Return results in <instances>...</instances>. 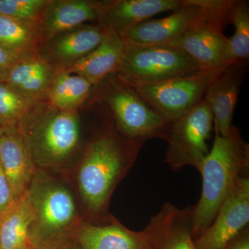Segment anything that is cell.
<instances>
[{
	"label": "cell",
	"mask_w": 249,
	"mask_h": 249,
	"mask_svg": "<svg viewBox=\"0 0 249 249\" xmlns=\"http://www.w3.org/2000/svg\"><path fill=\"white\" fill-rule=\"evenodd\" d=\"M213 127L209 104L203 99L184 115L171 122L165 161L173 171L193 166L199 171L208 154L207 142Z\"/></svg>",
	"instance_id": "cell-9"
},
{
	"label": "cell",
	"mask_w": 249,
	"mask_h": 249,
	"mask_svg": "<svg viewBox=\"0 0 249 249\" xmlns=\"http://www.w3.org/2000/svg\"><path fill=\"white\" fill-rule=\"evenodd\" d=\"M34 213L27 193L16 199L0 217V249H27Z\"/></svg>",
	"instance_id": "cell-21"
},
{
	"label": "cell",
	"mask_w": 249,
	"mask_h": 249,
	"mask_svg": "<svg viewBox=\"0 0 249 249\" xmlns=\"http://www.w3.org/2000/svg\"><path fill=\"white\" fill-rule=\"evenodd\" d=\"M249 166V145L242 138L240 129L232 125L225 137L215 133L213 145L199 170L202 188L193 210L192 235L194 240L213 222L237 178Z\"/></svg>",
	"instance_id": "cell-3"
},
{
	"label": "cell",
	"mask_w": 249,
	"mask_h": 249,
	"mask_svg": "<svg viewBox=\"0 0 249 249\" xmlns=\"http://www.w3.org/2000/svg\"><path fill=\"white\" fill-rule=\"evenodd\" d=\"M143 142L126 138L109 117L86 144L75 170V190L83 213L99 224L112 222L109 201L135 163Z\"/></svg>",
	"instance_id": "cell-1"
},
{
	"label": "cell",
	"mask_w": 249,
	"mask_h": 249,
	"mask_svg": "<svg viewBox=\"0 0 249 249\" xmlns=\"http://www.w3.org/2000/svg\"><path fill=\"white\" fill-rule=\"evenodd\" d=\"M228 22L235 28L229 39L235 63L247 66L249 59V3L246 0H233Z\"/></svg>",
	"instance_id": "cell-25"
},
{
	"label": "cell",
	"mask_w": 249,
	"mask_h": 249,
	"mask_svg": "<svg viewBox=\"0 0 249 249\" xmlns=\"http://www.w3.org/2000/svg\"><path fill=\"white\" fill-rule=\"evenodd\" d=\"M27 193L34 213L32 247L74 235L85 220L76 190L66 175L36 170Z\"/></svg>",
	"instance_id": "cell-4"
},
{
	"label": "cell",
	"mask_w": 249,
	"mask_h": 249,
	"mask_svg": "<svg viewBox=\"0 0 249 249\" xmlns=\"http://www.w3.org/2000/svg\"><path fill=\"white\" fill-rule=\"evenodd\" d=\"M200 70L199 65L179 47L126 42L125 56L117 75L128 84H145L187 76Z\"/></svg>",
	"instance_id": "cell-7"
},
{
	"label": "cell",
	"mask_w": 249,
	"mask_h": 249,
	"mask_svg": "<svg viewBox=\"0 0 249 249\" xmlns=\"http://www.w3.org/2000/svg\"><path fill=\"white\" fill-rule=\"evenodd\" d=\"M233 0H201L197 19L173 45L186 52L201 70L227 68L235 63L229 38L222 31Z\"/></svg>",
	"instance_id": "cell-6"
},
{
	"label": "cell",
	"mask_w": 249,
	"mask_h": 249,
	"mask_svg": "<svg viewBox=\"0 0 249 249\" xmlns=\"http://www.w3.org/2000/svg\"><path fill=\"white\" fill-rule=\"evenodd\" d=\"M48 0H0V15L37 22Z\"/></svg>",
	"instance_id": "cell-26"
},
{
	"label": "cell",
	"mask_w": 249,
	"mask_h": 249,
	"mask_svg": "<svg viewBox=\"0 0 249 249\" xmlns=\"http://www.w3.org/2000/svg\"><path fill=\"white\" fill-rule=\"evenodd\" d=\"M98 1L48 0L36 22L39 45L88 22H97Z\"/></svg>",
	"instance_id": "cell-15"
},
{
	"label": "cell",
	"mask_w": 249,
	"mask_h": 249,
	"mask_svg": "<svg viewBox=\"0 0 249 249\" xmlns=\"http://www.w3.org/2000/svg\"><path fill=\"white\" fill-rule=\"evenodd\" d=\"M194 206L165 203L143 230L148 249H196L192 235Z\"/></svg>",
	"instance_id": "cell-12"
},
{
	"label": "cell",
	"mask_w": 249,
	"mask_h": 249,
	"mask_svg": "<svg viewBox=\"0 0 249 249\" xmlns=\"http://www.w3.org/2000/svg\"><path fill=\"white\" fill-rule=\"evenodd\" d=\"M22 59L0 47V83H5L10 70Z\"/></svg>",
	"instance_id": "cell-29"
},
{
	"label": "cell",
	"mask_w": 249,
	"mask_h": 249,
	"mask_svg": "<svg viewBox=\"0 0 249 249\" xmlns=\"http://www.w3.org/2000/svg\"><path fill=\"white\" fill-rule=\"evenodd\" d=\"M249 223V178H237L213 222L194 240L196 249H225L247 231Z\"/></svg>",
	"instance_id": "cell-10"
},
{
	"label": "cell",
	"mask_w": 249,
	"mask_h": 249,
	"mask_svg": "<svg viewBox=\"0 0 249 249\" xmlns=\"http://www.w3.org/2000/svg\"><path fill=\"white\" fill-rule=\"evenodd\" d=\"M75 237L80 249H148L142 231L130 230L116 219L104 224L83 220Z\"/></svg>",
	"instance_id": "cell-19"
},
{
	"label": "cell",
	"mask_w": 249,
	"mask_h": 249,
	"mask_svg": "<svg viewBox=\"0 0 249 249\" xmlns=\"http://www.w3.org/2000/svg\"><path fill=\"white\" fill-rule=\"evenodd\" d=\"M0 163L16 200L27 193L36 171L18 128L5 129L0 138Z\"/></svg>",
	"instance_id": "cell-18"
},
{
	"label": "cell",
	"mask_w": 249,
	"mask_h": 249,
	"mask_svg": "<svg viewBox=\"0 0 249 249\" xmlns=\"http://www.w3.org/2000/svg\"><path fill=\"white\" fill-rule=\"evenodd\" d=\"M94 86L83 77L58 70L49 89L47 102L62 110L78 111Z\"/></svg>",
	"instance_id": "cell-22"
},
{
	"label": "cell",
	"mask_w": 249,
	"mask_h": 249,
	"mask_svg": "<svg viewBox=\"0 0 249 249\" xmlns=\"http://www.w3.org/2000/svg\"><path fill=\"white\" fill-rule=\"evenodd\" d=\"M27 249H33V247H31V248Z\"/></svg>",
	"instance_id": "cell-32"
},
{
	"label": "cell",
	"mask_w": 249,
	"mask_h": 249,
	"mask_svg": "<svg viewBox=\"0 0 249 249\" xmlns=\"http://www.w3.org/2000/svg\"><path fill=\"white\" fill-rule=\"evenodd\" d=\"M104 35L99 24H82L44 41L37 52L57 70H66L96 49Z\"/></svg>",
	"instance_id": "cell-13"
},
{
	"label": "cell",
	"mask_w": 249,
	"mask_h": 249,
	"mask_svg": "<svg viewBox=\"0 0 249 249\" xmlns=\"http://www.w3.org/2000/svg\"><path fill=\"white\" fill-rule=\"evenodd\" d=\"M96 86L98 102L107 109L116 128L126 138L143 143L151 139L166 140L171 122L117 74L108 76Z\"/></svg>",
	"instance_id": "cell-5"
},
{
	"label": "cell",
	"mask_w": 249,
	"mask_h": 249,
	"mask_svg": "<svg viewBox=\"0 0 249 249\" xmlns=\"http://www.w3.org/2000/svg\"><path fill=\"white\" fill-rule=\"evenodd\" d=\"M58 71L37 52L18 61L5 83L36 101L45 102Z\"/></svg>",
	"instance_id": "cell-20"
},
{
	"label": "cell",
	"mask_w": 249,
	"mask_h": 249,
	"mask_svg": "<svg viewBox=\"0 0 249 249\" xmlns=\"http://www.w3.org/2000/svg\"><path fill=\"white\" fill-rule=\"evenodd\" d=\"M36 170L66 175L81 148L78 111L39 103L18 126Z\"/></svg>",
	"instance_id": "cell-2"
},
{
	"label": "cell",
	"mask_w": 249,
	"mask_h": 249,
	"mask_svg": "<svg viewBox=\"0 0 249 249\" xmlns=\"http://www.w3.org/2000/svg\"><path fill=\"white\" fill-rule=\"evenodd\" d=\"M184 0H104L98 1L96 24L122 36L156 15L174 11Z\"/></svg>",
	"instance_id": "cell-14"
},
{
	"label": "cell",
	"mask_w": 249,
	"mask_h": 249,
	"mask_svg": "<svg viewBox=\"0 0 249 249\" xmlns=\"http://www.w3.org/2000/svg\"><path fill=\"white\" fill-rule=\"evenodd\" d=\"M32 247L34 249H80L75 235L41 242Z\"/></svg>",
	"instance_id": "cell-28"
},
{
	"label": "cell",
	"mask_w": 249,
	"mask_h": 249,
	"mask_svg": "<svg viewBox=\"0 0 249 249\" xmlns=\"http://www.w3.org/2000/svg\"><path fill=\"white\" fill-rule=\"evenodd\" d=\"M4 129L2 128V127H0V138H1V136H2L3 133H4Z\"/></svg>",
	"instance_id": "cell-31"
},
{
	"label": "cell",
	"mask_w": 249,
	"mask_h": 249,
	"mask_svg": "<svg viewBox=\"0 0 249 249\" xmlns=\"http://www.w3.org/2000/svg\"><path fill=\"white\" fill-rule=\"evenodd\" d=\"M126 42L119 34L105 29L102 42L91 53L66 71L85 78L96 86L108 76L117 74L124 63Z\"/></svg>",
	"instance_id": "cell-17"
},
{
	"label": "cell",
	"mask_w": 249,
	"mask_h": 249,
	"mask_svg": "<svg viewBox=\"0 0 249 249\" xmlns=\"http://www.w3.org/2000/svg\"><path fill=\"white\" fill-rule=\"evenodd\" d=\"M247 66L234 65L227 67L209 85L204 99L209 104L213 117L214 132L227 137L231 129L232 116Z\"/></svg>",
	"instance_id": "cell-16"
},
{
	"label": "cell",
	"mask_w": 249,
	"mask_h": 249,
	"mask_svg": "<svg viewBox=\"0 0 249 249\" xmlns=\"http://www.w3.org/2000/svg\"><path fill=\"white\" fill-rule=\"evenodd\" d=\"M225 249H249V234L247 229Z\"/></svg>",
	"instance_id": "cell-30"
},
{
	"label": "cell",
	"mask_w": 249,
	"mask_h": 249,
	"mask_svg": "<svg viewBox=\"0 0 249 249\" xmlns=\"http://www.w3.org/2000/svg\"><path fill=\"white\" fill-rule=\"evenodd\" d=\"M15 200L9 180L0 163V217Z\"/></svg>",
	"instance_id": "cell-27"
},
{
	"label": "cell",
	"mask_w": 249,
	"mask_h": 249,
	"mask_svg": "<svg viewBox=\"0 0 249 249\" xmlns=\"http://www.w3.org/2000/svg\"><path fill=\"white\" fill-rule=\"evenodd\" d=\"M0 47L24 59L38 50L36 22L0 15Z\"/></svg>",
	"instance_id": "cell-23"
},
{
	"label": "cell",
	"mask_w": 249,
	"mask_h": 249,
	"mask_svg": "<svg viewBox=\"0 0 249 249\" xmlns=\"http://www.w3.org/2000/svg\"><path fill=\"white\" fill-rule=\"evenodd\" d=\"M201 0H184L173 14L160 19H148L121 36L127 42L140 45H173L197 19Z\"/></svg>",
	"instance_id": "cell-11"
},
{
	"label": "cell",
	"mask_w": 249,
	"mask_h": 249,
	"mask_svg": "<svg viewBox=\"0 0 249 249\" xmlns=\"http://www.w3.org/2000/svg\"><path fill=\"white\" fill-rule=\"evenodd\" d=\"M6 83H0V127L18 128L24 117L39 104Z\"/></svg>",
	"instance_id": "cell-24"
},
{
	"label": "cell",
	"mask_w": 249,
	"mask_h": 249,
	"mask_svg": "<svg viewBox=\"0 0 249 249\" xmlns=\"http://www.w3.org/2000/svg\"><path fill=\"white\" fill-rule=\"evenodd\" d=\"M225 69L200 70L158 83L127 84L159 114L173 122L204 99L209 85Z\"/></svg>",
	"instance_id": "cell-8"
}]
</instances>
